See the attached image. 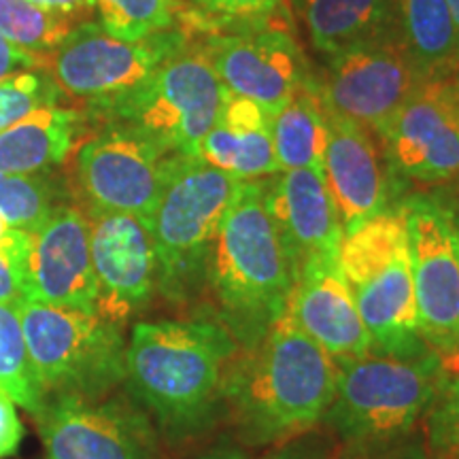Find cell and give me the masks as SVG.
Wrapping results in <instances>:
<instances>
[{"mask_svg": "<svg viewBox=\"0 0 459 459\" xmlns=\"http://www.w3.org/2000/svg\"><path fill=\"white\" fill-rule=\"evenodd\" d=\"M328 147L324 156L325 186L341 217L344 232L385 211L387 181L370 132L325 105Z\"/></svg>", "mask_w": 459, "mask_h": 459, "instance_id": "cell-20", "label": "cell"}, {"mask_svg": "<svg viewBox=\"0 0 459 459\" xmlns=\"http://www.w3.org/2000/svg\"><path fill=\"white\" fill-rule=\"evenodd\" d=\"M24 438V426L17 415L15 400L0 389V459L13 455Z\"/></svg>", "mask_w": 459, "mask_h": 459, "instance_id": "cell-33", "label": "cell"}, {"mask_svg": "<svg viewBox=\"0 0 459 459\" xmlns=\"http://www.w3.org/2000/svg\"><path fill=\"white\" fill-rule=\"evenodd\" d=\"M90 251L96 277V313L124 325L141 313L158 287L152 230L124 213H90Z\"/></svg>", "mask_w": 459, "mask_h": 459, "instance_id": "cell-15", "label": "cell"}, {"mask_svg": "<svg viewBox=\"0 0 459 459\" xmlns=\"http://www.w3.org/2000/svg\"><path fill=\"white\" fill-rule=\"evenodd\" d=\"M271 132L279 170L313 169L321 172L330 132L319 85L311 82L274 113Z\"/></svg>", "mask_w": 459, "mask_h": 459, "instance_id": "cell-25", "label": "cell"}, {"mask_svg": "<svg viewBox=\"0 0 459 459\" xmlns=\"http://www.w3.org/2000/svg\"><path fill=\"white\" fill-rule=\"evenodd\" d=\"M28 243H30V234L22 232V230L11 226V223L4 220V215L0 213V254L11 257V260L20 262L22 268H24Z\"/></svg>", "mask_w": 459, "mask_h": 459, "instance_id": "cell-37", "label": "cell"}, {"mask_svg": "<svg viewBox=\"0 0 459 459\" xmlns=\"http://www.w3.org/2000/svg\"><path fill=\"white\" fill-rule=\"evenodd\" d=\"M238 344L215 319L136 324L126 342L130 400L170 440L213 428L226 409V383Z\"/></svg>", "mask_w": 459, "mask_h": 459, "instance_id": "cell-1", "label": "cell"}, {"mask_svg": "<svg viewBox=\"0 0 459 459\" xmlns=\"http://www.w3.org/2000/svg\"><path fill=\"white\" fill-rule=\"evenodd\" d=\"M183 45L179 32L122 41L100 24L82 22L45 57L43 71L71 99L100 105L141 85Z\"/></svg>", "mask_w": 459, "mask_h": 459, "instance_id": "cell-9", "label": "cell"}, {"mask_svg": "<svg viewBox=\"0 0 459 459\" xmlns=\"http://www.w3.org/2000/svg\"><path fill=\"white\" fill-rule=\"evenodd\" d=\"M336 262L368 330L372 351L406 358L432 349L419 334L402 211H383L344 232Z\"/></svg>", "mask_w": 459, "mask_h": 459, "instance_id": "cell-5", "label": "cell"}, {"mask_svg": "<svg viewBox=\"0 0 459 459\" xmlns=\"http://www.w3.org/2000/svg\"><path fill=\"white\" fill-rule=\"evenodd\" d=\"M28 359L43 398H102L126 377L122 325L99 313L24 300L17 307Z\"/></svg>", "mask_w": 459, "mask_h": 459, "instance_id": "cell-7", "label": "cell"}, {"mask_svg": "<svg viewBox=\"0 0 459 459\" xmlns=\"http://www.w3.org/2000/svg\"><path fill=\"white\" fill-rule=\"evenodd\" d=\"M264 200L283 237L296 277L307 262L338 255L344 230L321 172L285 170L277 181L266 183Z\"/></svg>", "mask_w": 459, "mask_h": 459, "instance_id": "cell-19", "label": "cell"}, {"mask_svg": "<svg viewBox=\"0 0 459 459\" xmlns=\"http://www.w3.org/2000/svg\"><path fill=\"white\" fill-rule=\"evenodd\" d=\"M245 181L200 158L172 160L164 192L149 230L158 257V290L172 300L186 298L206 271L209 249Z\"/></svg>", "mask_w": 459, "mask_h": 459, "instance_id": "cell-8", "label": "cell"}, {"mask_svg": "<svg viewBox=\"0 0 459 459\" xmlns=\"http://www.w3.org/2000/svg\"><path fill=\"white\" fill-rule=\"evenodd\" d=\"M426 82L398 34L387 32L332 57L319 91L334 113L381 132Z\"/></svg>", "mask_w": 459, "mask_h": 459, "instance_id": "cell-12", "label": "cell"}, {"mask_svg": "<svg viewBox=\"0 0 459 459\" xmlns=\"http://www.w3.org/2000/svg\"><path fill=\"white\" fill-rule=\"evenodd\" d=\"M378 134L400 177L419 183L459 179V126L445 79H428Z\"/></svg>", "mask_w": 459, "mask_h": 459, "instance_id": "cell-17", "label": "cell"}, {"mask_svg": "<svg viewBox=\"0 0 459 459\" xmlns=\"http://www.w3.org/2000/svg\"><path fill=\"white\" fill-rule=\"evenodd\" d=\"M271 459H317V457L311 455V453H307V451H300V449H285V451L277 453V455Z\"/></svg>", "mask_w": 459, "mask_h": 459, "instance_id": "cell-41", "label": "cell"}, {"mask_svg": "<svg viewBox=\"0 0 459 459\" xmlns=\"http://www.w3.org/2000/svg\"><path fill=\"white\" fill-rule=\"evenodd\" d=\"M428 446L438 459H459V368H446L438 394L426 412Z\"/></svg>", "mask_w": 459, "mask_h": 459, "instance_id": "cell-31", "label": "cell"}, {"mask_svg": "<svg viewBox=\"0 0 459 459\" xmlns=\"http://www.w3.org/2000/svg\"><path fill=\"white\" fill-rule=\"evenodd\" d=\"M271 119L257 102L230 94L217 124L200 141L196 158L240 181L274 175L279 164Z\"/></svg>", "mask_w": 459, "mask_h": 459, "instance_id": "cell-21", "label": "cell"}, {"mask_svg": "<svg viewBox=\"0 0 459 459\" xmlns=\"http://www.w3.org/2000/svg\"><path fill=\"white\" fill-rule=\"evenodd\" d=\"M175 158L117 128L90 139L77 153V186L90 213L134 215L149 226Z\"/></svg>", "mask_w": 459, "mask_h": 459, "instance_id": "cell-13", "label": "cell"}, {"mask_svg": "<svg viewBox=\"0 0 459 459\" xmlns=\"http://www.w3.org/2000/svg\"><path fill=\"white\" fill-rule=\"evenodd\" d=\"M351 459H438L426 445L404 438L398 443L378 446V449L351 453Z\"/></svg>", "mask_w": 459, "mask_h": 459, "instance_id": "cell-36", "label": "cell"}, {"mask_svg": "<svg viewBox=\"0 0 459 459\" xmlns=\"http://www.w3.org/2000/svg\"><path fill=\"white\" fill-rule=\"evenodd\" d=\"M0 389H4L17 406L37 417L45 398L34 378L28 359L26 338L17 308L0 304Z\"/></svg>", "mask_w": 459, "mask_h": 459, "instance_id": "cell-27", "label": "cell"}, {"mask_svg": "<svg viewBox=\"0 0 459 459\" xmlns=\"http://www.w3.org/2000/svg\"><path fill=\"white\" fill-rule=\"evenodd\" d=\"M228 96L204 49L183 45L134 90L91 107L111 128L132 132L164 153L196 158Z\"/></svg>", "mask_w": 459, "mask_h": 459, "instance_id": "cell-6", "label": "cell"}, {"mask_svg": "<svg viewBox=\"0 0 459 459\" xmlns=\"http://www.w3.org/2000/svg\"><path fill=\"white\" fill-rule=\"evenodd\" d=\"M446 7H449L451 15H453V22H455V26L459 30V0H446Z\"/></svg>", "mask_w": 459, "mask_h": 459, "instance_id": "cell-42", "label": "cell"}, {"mask_svg": "<svg viewBox=\"0 0 459 459\" xmlns=\"http://www.w3.org/2000/svg\"><path fill=\"white\" fill-rule=\"evenodd\" d=\"M34 419L48 459H158L152 419L130 398L54 395Z\"/></svg>", "mask_w": 459, "mask_h": 459, "instance_id": "cell-11", "label": "cell"}, {"mask_svg": "<svg viewBox=\"0 0 459 459\" xmlns=\"http://www.w3.org/2000/svg\"><path fill=\"white\" fill-rule=\"evenodd\" d=\"M400 41L428 79L459 71V30L446 0H395Z\"/></svg>", "mask_w": 459, "mask_h": 459, "instance_id": "cell-23", "label": "cell"}, {"mask_svg": "<svg viewBox=\"0 0 459 459\" xmlns=\"http://www.w3.org/2000/svg\"><path fill=\"white\" fill-rule=\"evenodd\" d=\"M457 181H459V179H457ZM438 200L446 206V211H449L453 223H455V228L459 230V187L455 189V192L451 194L449 198H438Z\"/></svg>", "mask_w": 459, "mask_h": 459, "instance_id": "cell-40", "label": "cell"}, {"mask_svg": "<svg viewBox=\"0 0 459 459\" xmlns=\"http://www.w3.org/2000/svg\"><path fill=\"white\" fill-rule=\"evenodd\" d=\"M100 26L122 41H143L179 20V0H94Z\"/></svg>", "mask_w": 459, "mask_h": 459, "instance_id": "cell-29", "label": "cell"}, {"mask_svg": "<svg viewBox=\"0 0 459 459\" xmlns=\"http://www.w3.org/2000/svg\"><path fill=\"white\" fill-rule=\"evenodd\" d=\"M60 90L45 71L15 73L0 79V132L43 107H54Z\"/></svg>", "mask_w": 459, "mask_h": 459, "instance_id": "cell-30", "label": "cell"}, {"mask_svg": "<svg viewBox=\"0 0 459 459\" xmlns=\"http://www.w3.org/2000/svg\"><path fill=\"white\" fill-rule=\"evenodd\" d=\"M34 7L71 17L74 22H82L83 15H88L94 9V0H28Z\"/></svg>", "mask_w": 459, "mask_h": 459, "instance_id": "cell-38", "label": "cell"}, {"mask_svg": "<svg viewBox=\"0 0 459 459\" xmlns=\"http://www.w3.org/2000/svg\"><path fill=\"white\" fill-rule=\"evenodd\" d=\"M243 353L230 368L226 411L247 445L281 443L324 421L334 400L336 361L287 315Z\"/></svg>", "mask_w": 459, "mask_h": 459, "instance_id": "cell-3", "label": "cell"}, {"mask_svg": "<svg viewBox=\"0 0 459 459\" xmlns=\"http://www.w3.org/2000/svg\"><path fill=\"white\" fill-rule=\"evenodd\" d=\"M209 13L230 20H266L281 7L283 0H196Z\"/></svg>", "mask_w": 459, "mask_h": 459, "instance_id": "cell-32", "label": "cell"}, {"mask_svg": "<svg viewBox=\"0 0 459 459\" xmlns=\"http://www.w3.org/2000/svg\"><path fill=\"white\" fill-rule=\"evenodd\" d=\"M203 49L230 94L257 102L271 117L313 82L294 37L281 28L213 34Z\"/></svg>", "mask_w": 459, "mask_h": 459, "instance_id": "cell-14", "label": "cell"}, {"mask_svg": "<svg viewBox=\"0 0 459 459\" xmlns=\"http://www.w3.org/2000/svg\"><path fill=\"white\" fill-rule=\"evenodd\" d=\"M79 113L43 107L0 132V175L43 172L65 162L73 149Z\"/></svg>", "mask_w": 459, "mask_h": 459, "instance_id": "cell-22", "label": "cell"}, {"mask_svg": "<svg viewBox=\"0 0 459 459\" xmlns=\"http://www.w3.org/2000/svg\"><path fill=\"white\" fill-rule=\"evenodd\" d=\"M285 315L334 361L372 351L370 334L336 257L304 264L298 271Z\"/></svg>", "mask_w": 459, "mask_h": 459, "instance_id": "cell-18", "label": "cell"}, {"mask_svg": "<svg viewBox=\"0 0 459 459\" xmlns=\"http://www.w3.org/2000/svg\"><path fill=\"white\" fill-rule=\"evenodd\" d=\"M198 459H249L243 451L234 449V446H217L200 455Z\"/></svg>", "mask_w": 459, "mask_h": 459, "instance_id": "cell-39", "label": "cell"}, {"mask_svg": "<svg viewBox=\"0 0 459 459\" xmlns=\"http://www.w3.org/2000/svg\"><path fill=\"white\" fill-rule=\"evenodd\" d=\"M266 183L245 181L209 249L204 277L215 298V321L240 351L260 344L283 317L296 268L266 209Z\"/></svg>", "mask_w": 459, "mask_h": 459, "instance_id": "cell-2", "label": "cell"}, {"mask_svg": "<svg viewBox=\"0 0 459 459\" xmlns=\"http://www.w3.org/2000/svg\"><path fill=\"white\" fill-rule=\"evenodd\" d=\"M24 300V268L20 262L0 254V304L17 308Z\"/></svg>", "mask_w": 459, "mask_h": 459, "instance_id": "cell-34", "label": "cell"}, {"mask_svg": "<svg viewBox=\"0 0 459 459\" xmlns=\"http://www.w3.org/2000/svg\"><path fill=\"white\" fill-rule=\"evenodd\" d=\"M62 204L65 189L48 170L0 175V213L22 232H37Z\"/></svg>", "mask_w": 459, "mask_h": 459, "instance_id": "cell-26", "label": "cell"}, {"mask_svg": "<svg viewBox=\"0 0 459 459\" xmlns=\"http://www.w3.org/2000/svg\"><path fill=\"white\" fill-rule=\"evenodd\" d=\"M45 62L43 57L28 54V51L20 49L15 43H11L7 37L0 34V79L9 77V74L30 71V68H39L43 71Z\"/></svg>", "mask_w": 459, "mask_h": 459, "instance_id": "cell-35", "label": "cell"}, {"mask_svg": "<svg viewBox=\"0 0 459 459\" xmlns=\"http://www.w3.org/2000/svg\"><path fill=\"white\" fill-rule=\"evenodd\" d=\"M445 372V358L434 349L406 358L370 351L336 361L334 400L324 423L351 453L409 438L432 406Z\"/></svg>", "mask_w": 459, "mask_h": 459, "instance_id": "cell-4", "label": "cell"}, {"mask_svg": "<svg viewBox=\"0 0 459 459\" xmlns=\"http://www.w3.org/2000/svg\"><path fill=\"white\" fill-rule=\"evenodd\" d=\"M74 26L71 17L49 13L28 0H0V34L43 62Z\"/></svg>", "mask_w": 459, "mask_h": 459, "instance_id": "cell-28", "label": "cell"}, {"mask_svg": "<svg viewBox=\"0 0 459 459\" xmlns=\"http://www.w3.org/2000/svg\"><path fill=\"white\" fill-rule=\"evenodd\" d=\"M315 48L338 56L387 34L394 0H298Z\"/></svg>", "mask_w": 459, "mask_h": 459, "instance_id": "cell-24", "label": "cell"}, {"mask_svg": "<svg viewBox=\"0 0 459 459\" xmlns=\"http://www.w3.org/2000/svg\"><path fill=\"white\" fill-rule=\"evenodd\" d=\"M26 300L96 313L90 223L77 206L62 204L30 234L24 260Z\"/></svg>", "mask_w": 459, "mask_h": 459, "instance_id": "cell-16", "label": "cell"}, {"mask_svg": "<svg viewBox=\"0 0 459 459\" xmlns=\"http://www.w3.org/2000/svg\"><path fill=\"white\" fill-rule=\"evenodd\" d=\"M419 334L436 353L459 358V230L438 198L417 194L400 206Z\"/></svg>", "mask_w": 459, "mask_h": 459, "instance_id": "cell-10", "label": "cell"}]
</instances>
